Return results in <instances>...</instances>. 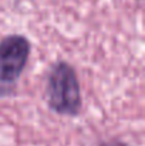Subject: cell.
I'll return each instance as SVG.
<instances>
[{"label": "cell", "instance_id": "1", "mask_svg": "<svg viewBox=\"0 0 145 146\" xmlns=\"http://www.w3.org/2000/svg\"><path fill=\"white\" fill-rule=\"evenodd\" d=\"M48 106L58 115L77 116L81 109V91L74 68L58 61L53 65L47 82Z\"/></svg>", "mask_w": 145, "mask_h": 146}, {"label": "cell", "instance_id": "2", "mask_svg": "<svg viewBox=\"0 0 145 146\" xmlns=\"http://www.w3.org/2000/svg\"><path fill=\"white\" fill-rule=\"evenodd\" d=\"M30 50L29 40L20 34L7 36L0 41V97L14 90L29 61Z\"/></svg>", "mask_w": 145, "mask_h": 146}, {"label": "cell", "instance_id": "3", "mask_svg": "<svg viewBox=\"0 0 145 146\" xmlns=\"http://www.w3.org/2000/svg\"><path fill=\"white\" fill-rule=\"evenodd\" d=\"M101 146H125L122 142H108V143H104Z\"/></svg>", "mask_w": 145, "mask_h": 146}]
</instances>
